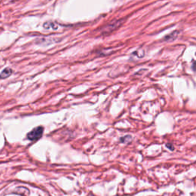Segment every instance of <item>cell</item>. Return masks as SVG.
Returning <instances> with one entry per match:
<instances>
[{
	"label": "cell",
	"mask_w": 196,
	"mask_h": 196,
	"mask_svg": "<svg viewBox=\"0 0 196 196\" xmlns=\"http://www.w3.org/2000/svg\"><path fill=\"white\" fill-rule=\"evenodd\" d=\"M43 131H44V128L42 126L36 127V128L33 129L31 132H29L27 135V137L29 140L31 141H35L42 137Z\"/></svg>",
	"instance_id": "cell-1"
},
{
	"label": "cell",
	"mask_w": 196,
	"mask_h": 196,
	"mask_svg": "<svg viewBox=\"0 0 196 196\" xmlns=\"http://www.w3.org/2000/svg\"><path fill=\"white\" fill-rule=\"evenodd\" d=\"M122 22L123 21H121V20L113 22L111 24H109V25H106L105 28H104V30H103V32L104 34H109L110 32H113V30H115V29H116L118 27L120 26L122 24Z\"/></svg>",
	"instance_id": "cell-2"
},
{
	"label": "cell",
	"mask_w": 196,
	"mask_h": 196,
	"mask_svg": "<svg viewBox=\"0 0 196 196\" xmlns=\"http://www.w3.org/2000/svg\"><path fill=\"white\" fill-rule=\"evenodd\" d=\"M12 73H13V70L11 69V68H6V69H4L2 71L1 75H0V78L1 79H5L6 78V77H9L10 75H12Z\"/></svg>",
	"instance_id": "cell-3"
},
{
	"label": "cell",
	"mask_w": 196,
	"mask_h": 196,
	"mask_svg": "<svg viewBox=\"0 0 196 196\" xmlns=\"http://www.w3.org/2000/svg\"><path fill=\"white\" fill-rule=\"evenodd\" d=\"M44 28L46 29H54V30H56L58 28V25L55 22H48L44 24Z\"/></svg>",
	"instance_id": "cell-4"
},
{
	"label": "cell",
	"mask_w": 196,
	"mask_h": 196,
	"mask_svg": "<svg viewBox=\"0 0 196 196\" xmlns=\"http://www.w3.org/2000/svg\"><path fill=\"white\" fill-rule=\"evenodd\" d=\"M178 33H179V32H177V31H175V32H172V33L170 34V35L166 36V38H165V41H173V40H174V39H175L177 38V36H178Z\"/></svg>",
	"instance_id": "cell-5"
},
{
	"label": "cell",
	"mask_w": 196,
	"mask_h": 196,
	"mask_svg": "<svg viewBox=\"0 0 196 196\" xmlns=\"http://www.w3.org/2000/svg\"><path fill=\"white\" fill-rule=\"evenodd\" d=\"M132 139L133 138H132L131 136L126 135V136H125V137H122V138L120 139V142H121L122 143H126V144L130 143V142L132 141Z\"/></svg>",
	"instance_id": "cell-6"
},
{
	"label": "cell",
	"mask_w": 196,
	"mask_h": 196,
	"mask_svg": "<svg viewBox=\"0 0 196 196\" xmlns=\"http://www.w3.org/2000/svg\"><path fill=\"white\" fill-rule=\"evenodd\" d=\"M166 147H167L168 148H170V149H171V150H173V147H172L171 145H169V144H166Z\"/></svg>",
	"instance_id": "cell-7"
}]
</instances>
